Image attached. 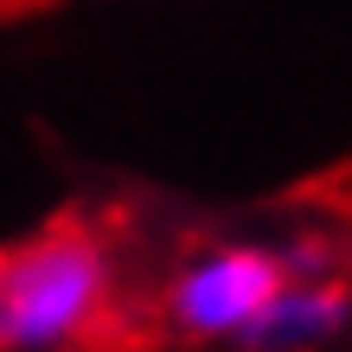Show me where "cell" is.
Returning <instances> with one entry per match:
<instances>
[{"label":"cell","mask_w":352,"mask_h":352,"mask_svg":"<svg viewBox=\"0 0 352 352\" xmlns=\"http://www.w3.org/2000/svg\"><path fill=\"white\" fill-rule=\"evenodd\" d=\"M346 314V295L340 288H320V282H301V288H276V301L256 314V327L243 340H256L269 352H295V346H314L320 333H333Z\"/></svg>","instance_id":"obj_3"},{"label":"cell","mask_w":352,"mask_h":352,"mask_svg":"<svg viewBox=\"0 0 352 352\" xmlns=\"http://www.w3.org/2000/svg\"><path fill=\"white\" fill-rule=\"evenodd\" d=\"M116 320L109 243L90 218H58L0 250V352L96 346Z\"/></svg>","instance_id":"obj_1"},{"label":"cell","mask_w":352,"mask_h":352,"mask_svg":"<svg viewBox=\"0 0 352 352\" xmlns=\"http://www.w3.org/2000/svg\"><path fill=\"white\" fill-rule=\"evenodd\" d=\"M282 282H288V269L269 250H218L173 282L167 314L186 333H250Z\"/></svg>","instance_id":"obj_2"}]
</instances>
